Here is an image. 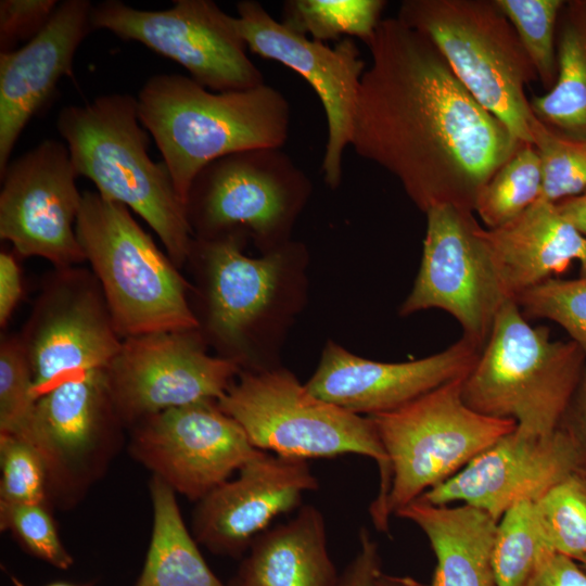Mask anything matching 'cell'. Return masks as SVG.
Returning a JSON list of instances; mask_svg holds the SVG:
<instances>
[{"label":"cell","mask_w":586,"mask_h":586,"mask_svg":"<svg viewBox=\"0 0 586 586\" xmlns=\"http://www.w3.org/2000/svg\"><path fill=\"white\" fill-rule=\"evenodd\" d=\"M241 570L258 586H336L324 518L303 505L294 518L267 528L250 547Z\"/></svg>","instance_id":"d4e9b609"},{"label":"cell","mask_w":586,"mask_h":586,"mask_svg":"<svg viewBox=\"0 0 586 586\" xmlns=\"http://www.w3.org/2000/svg\"><path fill=\"white\" fill-rule=\"evenodd\" d=\"M48 504L0 502V527L9 531L31 555L59 569L73 558L63 546Z\"/></svg>","instance_id":"d590c367"},{"label":"cell","mask_w":586,"mask_h":586,"mask_svg":"<svg viewBox=\"0 0 586 586\" xmlns=\"http://www.w3.org/2000/svg\"><path fill=\"white\" fill-rule=\"evenodd\" d=\"M561 215L586 238V190L556 203Z\"/></svg>","instance_id":"b9f144b4"},{"label":"cell","mask_w":586,"mask_h":586,"mask_svg":"<svg viewBox=\"0 0 586 586\" xmlns=\"http://www.w3.org/2000/svg\"><path fill=\"white\" fill-rule=\"evenodd\" d=\"M481 351L462 336L446 349L421 359L382 362L328 342L305 385L326 402L357 415L373 416L397 409L467 374Z\"/></svg>","instance_id":"ffe728a7"},{"label":"cell","mask_w":586,"mask_h":586,"mask_svg":"<svg viewBox=\"0 0 586 586\" xmlns=\"http://www.w3.org/2000/svg\"><path fill=\"white\" fill-rule=\"evenodd\" d=\"M534 501L510 508L498 521L493 548L496 586H522L545 553Z\"/></svg>","instance_id":"4dcf8cb0"},{"label":"cell","mask_w":586,"mask_h":586,"mask_svg":"<svg viewBox=\"0 0 586 586\" xmlns=\"http://www.w3.org/2000/svg\"><path fill=\"white\" fill-rule=\"evenodd\" d=\"M310 190V179L282 148L244 150L201 169L187 215L198 239L247 233L269 252L286 244Z\"/></svg>","instance_id":"9c48e42d"},{"label":"cell","mask_w":586,"mask_h":586,"mask_svg":"<svg viewBox=\"0 0 586 586\" xmlns=\"http://www.w3.org/2000/svg\"><path fill=\"white\" fill-rule=\"evenodd\" d=\"M575 561H577L578 563H581L582 565H584L586 568V556L582 557V558H579V559H577Z\"/></svg>","instance_id":"bcb514c9"},{"label":"cell","mask_w":586,"mask_h":586,"mask_svg":"<svg viewBox=\"0 0 586 586\" xmlns=\"http://www.w3.org/2000/svg\"><path fill=\"white\" fill-rule=\"evenodd\" d=\"M59 2L55 0H1L0 50L16 49L20 41L28 42L48 24Z\"/></svg>","instance_id":"74e56055"},{"label":"cell","mask_w":586,"mask_h":586,"mask_svg":"<svg viewBox=\"0 0 586 586\" xmlns=\"http://www.w3.org/2000/svg\"><path fill=\"white\" fill-rule=\"evenodd\" d=\"M91 24L93 30H109L177 62L194 81L212 91L245 90L265 84L246 53L234 16L212 0H175L171 8L160 11L105 0L93 4Z\"/></svg>","instance_id":"8fae6325"},{"label":"cell","mask_w":586,"mask_h":586,"mask_svg":"<svg viewBox=\"0 0 586 586\" xmlns=\"http://www.w3.org/2000/svg\"><path fill=\"white\" fill-rule=\"evenodd\" d=\"M585 362L577 344L551 340L547 328L531 326L515 301L508 300L463 380L462 397L484 416L547 435L563 423Z\"/></svg>","instance_id":"5b68a950"},{"label":"cell","mask_w":586,"mask_h":586,"mask_svg":"<svg viewBox=\"0 0 586 586\" xmlns=\"http://www.w3.org/2000/svg\"><path fill=\"white\" fill-rule=\"evenodd\" d=\"M378 586H425L410 576L390 575L381 572Z\"/></svg>","instance_id":"ee69618b"},{"label":"cell","mask_w":586,"mask_h":586,"mask_svg":"<svg viewBox=\"0 0 586 586\" xmlns=\"http://www.w3.org/2000/svg\"><path fill=\"white\" fill-rule=\"evenodd\" d=\"M132 458L174 492L199 501L258 454L217 400L150 416L131 428Z\"/></svg>","instance_id":"5bb4252c"},{"label":"cell","mask_w":586,"mask_h":586,"mask_svg":"<svg viewBox=\"0 0 586 586\" xmlns=\"http://www.w3.org/2000/svg\"><path fill=\"white\" fill-rule=\"evenodd\" d=\"M233 586H258L245 572L240 570L239 576Z\"/></svg>","instance_id":"f6af8a7d"},{"label":"cell","mask_w":586,"mask_h":586,"mask_svg":"<svg viewBox=\"0 0 586 586\" xmlns=\"http://www.w3.org/2000/svg\"><path fill=\"white\" fill-rule=\"evenodd\" d=\"M351 145L395 176L426 213H474L479 193L522 145L457 78L432 40L397 17L367 44Z\"/></svg>","instance_id":"6da1fadb"},{"label":"cell","mask_w":586,"mask_h":586,"mask_svg":"<svg viewBox=\"0 0 586 586\" xmlns=\"http://www.w3.org/2000/svg\"><path fill=\"white\" fill-rule=\"evenodd\" d=\"M88 0L58 4L44 28L0 53V174L27 123L48 103L61 78L73 76L78 47L93 30Z\"/></svg>","instance_id":"44dd1931"},{"label":"cell","mask_w":586,"mask_h":586,"mask_svg":"<svg viewBox=\"0 0 586 586\" xmlns=\"http://www.w3.org/2000/svg\"><path fill=\"white\" fill-rule=\"evenodd\" d=\"M75 231L122 339L199 328L177 266L127 206L85 191Z\"/></svg>","instance_id":"8992f818"},{"label":"cell","mask_w":586,"mask_h":586,"mask_svg":"<svg viewBox=\"0 0 586 586\" xmlns=\"http://www.w3.org/2000/svg\"><path fill=\"white\" fill-rule=\"evenodd\" d=\"M532 139L542 168V199L558 203L586 190V141L561 136L536 117Z\"/></svg>","instance_id":"d6a6232c"},{"label":"cell","mask_w":586,"mask_h":586,"mask_svg":"<svg viewBox=\"0 0 586 586\" xmlns=\"http://www.w3.org/2000/svg\"><path fill=\"white\" fill-rule=\"evenodd\" d=\"M243 239L239 234L196 238L192 246L206 265L208 329L233 348L244 345L253 326L272 305L291 250L284 244L252 258L242 252Z\"/></svg>","instance_id":"7402d4cb"},{"label":"cell","mask_w":586,"mask_h":586,"mask_svg":"<svg viewBox=\"0 0 586 586\" xmlns=\"http://www.w3.org/2000/svg\"><path fill=\"white\" fill-rule=\"evenodd\" d=\"M234 24L247 49L301 75L322 103L328 137L322 158L326 183L335 189L342 179L343 154L351 144L354 117L366 63L353 38L331 48L278 22L254 0L237 3Z\"/></svg>","instance_id":"2e32d148"},{"label":"cell","mask_w":586,"mask_h":586,"mask_svg":"<svg viewBox=\"0 0 586 586\" xmlns=\"http://www.w3.org/2000/svg\"><path fill=\"white\" fill-rule=\"evenodd\" d=\"M359 549L340 573L336 586H378L382 572L379 545L366 527L359 530Z\"/></svg>","instance_id":"f35d334b"},{"label":"cell","mask_w":586,"mask_h":586,"mask_svg":"<svg viewBox=\"0 0 586 586\" xmlns=\"http://www.w3.org/2000/svg\"><path fill=\"white\" fill-rule=\"evenodd\" d=\"M426 215L421 265L402 316L430 308L445 310L463 337L483 349L495 317L508 298L497 277L483 227L473 212L453 205Z\"/></svg>","instance_id":"7c38bea8"},{"label":"cell","mask_w":586,"mask_h":586,"mask_svg":"<svg viewBox=\"0 0 586 586\" xmlns=\"http://www.w3.org/2000/svg\"><path fill=\"white\" fill-rule=\"evenodd\" d=\"M523 316L556 322L586 354V276L548 279L515 297Z\"/></svg>","instance_id":"836d02e7"},{"label":"cell","mask_w":586,"mask_h":586,"mask_svg":"<svg viewBox=\"0 0 586 586\" xmlns=\"http://www.w3.org/2000/svg\"><path fill=\"white\" fill-rule=\"evenodd\" d=\"M87 275L61 269L21 337L37 398L71 378L105 369L122 346L100 284Z\"/></svg>","instance_id":"e0dca14e"},{"label":"cell","mask_w":586,"mask_h":586,"mask_svg":"<svg viewBox=\"0 0 586 586\" xmlns=\"http://www.w3.org/2000/svg\"><path fill=\"white\" fill-rule=\"evenodd\" d=\"M522 586H586V572L574 559L548 551Z\"/></svg>","instance_id":"ab89813d"},{"label":"cell","mask_w":586,"mask_h":586,"mask_svg":"<svg viewBox=\"0 0 586 586\" xmlns=\"http://www.w3.org/2000/svg\"><path fill=\"white\" fill-rule=\"evenodd\" d=\"M65 143L48 139L11 160L0 174V237L23 256L60 270L86 260L75 225L82 193Z\"/></svg>","instance_id":"9a60e30c"},{"label":"cell","mask_w":586,"mask_h":586,"mask_svg":"<svg viewBox=\"0 0 586 586\" xmlns=\"http://www.w3.org/2000/svg\"><path fill=\"white\" fill-rule=\"evenodd\" d=\"M240 372L238 360L208 355L196 330L123 339L105 368L116 412L130 429L171 408L218 400Z\"/></svg>","instance_id":"4fadbf2b"},{"label":"cell","mask_w":586,"mask_h":586,"mask_svg":"<svg viewBox=\"0 0 586 586\" xmlns=\"http://www.w3.org/2000/svg\"><path fill=\"white\" fill-rule=\"evenodd\" d=\"M49 586H73V585L58 583V584H52V585H49Z\"/></svg>","instance_id":"7dc6e473"},{"label":"cell","mask_w":586,"mask_h":586,"mask_svg":"<svg viewBox=\"0 0 586 586\" xmlns=\"http://www.w3.org/2000/svg\"><path fill=\"white\" fill-rule=\"evenodd\" d=\"M56 129L79 176L104 199L138 214L154 230L178 267L191 256L193 230L166 164L148 153L149 131L137 98L110 93L81 105L64 106Z\"/></svg>","instance_id":"3957f363"},{"label":"cell","mask_w":586,"mask_h":586,"mask_svg":"<svg viewBox=\"0 0 586 586\" xmlns=\"http://www.w3.org/2000/svg\"><path fill=\"white\" fill-rule=\"evenodd\" d=\"M151 540L136 586H225L204 560L183 522L176 493L161 479L150 481Z\"/></svg>","instance_id":"484cf974"},{"label":"cell","mask_w":586,"mask_h":586,"mask_svg":"<svg viewBox=\"0 0 586 586\" xmlns=\"http://www.w3.org/2000/svg\"><path fill=\"white\" fill-rule=\"evenodd\" d=\"M534 507L550 551L574 560L586 556V469L557 483Z\"/></svg>","instance_id":"f546056e"},{"label":"cell","mask_w":586,"mask_h":586,"mask_svg":"<svg viewBox=\"0 0 586 586\" xmlns=\"http://www.w3.org/2000/svg\"><path fill=\"white\" fill-rule=\"evenodd\" d=\"M505 295L510 300L555 278L572 263L586 276V238L559 212L539 198L509 222L483 229Z\"/></svg>","instance_id":"603a6c76"},{"label":"cell","mask_w":586,"mask_h":586,"mask_svg":"<svg viewBox=\"0 0 586 586\" xmlns=\"http://www.w3.org/2000/svg\"><path fill=\"white\" fill-rule=\"evenodd\" d=\"M574 398H576V425H569L579 438L586 455V362Z\"/></svg>","instance_id":"7bdbcfd3"},{"label":"cell","mask_w":586,"mask_h":586,"mask_svg":"<svg viewBox=\"0 0 586 586\" xmlns=\"http://www.w3.org/2000/svg\"><path fill=\"white\" fill-rule=\"evenodd\" d=\"M397 18L432 40L471 95L515 140L533 143L535 116L525 88L537 74L494 0H405Z\"/></svg>","instance_id":"52a82bcc"},{"label":"cell","mask_w":586,"mask_h":586,"mask_svg":"<svg viewBox=\"0 0 586 586\" xmlns=\"http://www.w3.org/2000/svg\"><path fill=\"white\" fill-rule=\"evenodd\" d=\"M542 194V168L533 144H522L491 177L475 202L474 213L486 229L518 217Z\"/></svg>","instance_id":"f1b7e54d"},{"label":"cell","mask_w":586,"mask_h":586,"mask_svg":"<svg viewBox=\"0 0 586 586\" xmlns=\"http://www.w3.org/2000/svg\"><path fill=\"white\" fill-rule=\"evenodd\" d=\"M385 5L384 0H288L282 23L321 42L346 36L368 44Z\"/></svg>","instance_id":"83f0119b"},{"label":"cell","mask_w":586,"mask_h":586,"mask_svg":"<svg viewBox=\"0 0 586 586\" xmlns=\"http://www.w3.org/2000/svg\"><path fill=\"white\" fill-rule=\"evenodd\" d=\"M238 377L217 404L255 448L304 460L355 454L377 462L380 486L369 513L375 528L386 531L384 507L391 470L370 417L315 396L285 369L258 368Z\"/></svg>","instance_id":"277c9868"},{"label":"cell","mask_w":586,"mask_h":586,"mask_svg":"<svg viewBox=\"0 0 586 586\" xmlns=\"http://www.w3.org/2000/svg\"><path fill=\"white\" fill-rule=\"evenodd\" d=\"M123 428L105 369L71 378L37 399L21 438L42 460L49 504L71 509L82 500L118 454Z\"/></svg>","instance_id":"30bf717a"},{"label":"cell","mask_w":586,"mask_h":586,"mask_svg":"<svg viewBox=\"0 0 586 586\" xmlns=\"http://www.w3.org/2000/svg\"><path fill=\"white\" fill-rule=\"evenodd\" d=\"M37 399L22 340L4 339L0 346V434L24 436Z\"/></svg>","instance_id":"e575fe53"},{"label":"cell","mask_w":586,"mask_h":586,"mask_svg":"<svg viewBox=\"0 0 586 586\" xmlns=\"http://www.w3.org/2000/svg\"><path fill=\"white\" fill-rule=\"evenodd\" d=\"M0 502L49 504L44 466L25 440L0 434Z\"/></svg>","instance_id":"8d00e7d4"},{"label":"cell","mask_w":586,"mask_h":586,"mask_svg":"<svg viewBox=\"0 0 586 586\" xmlns=\"http://www.w3.org/2000/svg\"><path fill=\"white\" fill-rule=\"evenodd\" d=\"M395 515L415 523L436 558L430 586H496L493 548L497 521L476 507L435 505L419 497Z\"/></svg>","instance_id":"cb8c5ba5"},{"label":"cell","mask_w":586,"mask_h":586,"mask_svg":"<svg viewBox=\"0 0 586 586\" xmlns=\"http://www.w3.org/2000/svg\"><path fill=\"white\" fill-rule=\"evenodd\" d=\"M22 295L21 271L15 258L7 253L0 254V324L9 321Z\"/></svg>","instance_id":"60d3db41"},{"label":"cell","mask_w":586,"mask_h":586,"mask_svg":"<svg viewBox=\"0 0 586 586\" xmlns=\"http://www.w3.org/2000/svg\"><path fill=\"white\" fill-rule=\"evenodd\" d=\"M196 501L192 535L212 552L238 557L272 520L302 506L319 482L308 460L259 450L238 472Z\"/></svg>","instance_id":"d6986e66"},{"label":"cell","mask_w":586,"mask_h":586,"mask_svg":"<svg viewBox=\"0 0 586 586\" xmlns=\"http://www.w3.org/2000/svg\"><path fill=\"white\" fill-rule=\"evenodd\" d=\"M557 78L530 100L534 116L552 131L586 141V1L569 2L558 42Z\"/></svg>","instance_id":"4316f807"},{"label":"cell","mask_w":586,"mask_h":586,"mask_svg":"<svg viewBox=\"0 0 586 586\" xmlns=\"http://www.w3.org/2000/svg\"><path fill=\"white\" fill-rule=\"evenodd\" d=\"M512 25L537 78L550 90L557 78L555 33L562 0H494ZM547 90V91H548Z\"/></svg>","instance_id":"1f68e13d"},{"label":"cell","mask_w":586,"mask_h":586,"mask_svg":"<svg viewBox=\"0 0 586 586\" xmlns=\"http://www.w3.org/2000/svg\"><path fill=\"white\" fill-rule=\"evenodd\" d=\"M137 101L140 120L184 204L206 165L244 150L282 148L289 133L290 105L266 82L215 92L188 76L156 74L144 82Z\"/></svg>","instance_id":"7a4b0ae2"},{"label":"cell","mask_w":586,"mask_h":586,"mask_svg":"<svg viewBox=\"0 0 586 586\" xmlns=\"http://www.w3.org/2000/svg\"><path fill=\"white\" fill-rule=\"evenodd\" d=\"M467 374L397 409L368 416L390 463L384 507L388 523L399 509L450 479L517 428L512 420L484 416L467 405L462 397Z\"/></svg>","instance_id":"ba28073f"},{"label":"cell","mask_w":586,"mask_h":586,"mask_svg":"<svg viewBox=\"0 0 586 586\" xmlns=\"http://www.w3.org/2000/svg\"><path fill=\"white\" fill-rule=\"evenodd\" d=\"M586 469L574 430L562 423L547 435L515 428L421 498L435 505L476 507L497 522L513 506L535 501L568 475Z\"/></svg>","instance_id":"ac0fdd59"}]
</instances>
